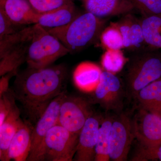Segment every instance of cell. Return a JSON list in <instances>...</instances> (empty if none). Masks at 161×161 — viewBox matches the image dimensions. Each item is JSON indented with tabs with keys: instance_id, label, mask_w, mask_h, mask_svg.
<instances>
[{
	"instance_id": "1",
	"label": "cell",
	"mask_w": 161,
	"mask_h": 161,
	"mask_svg": "<svg viewBox=\"0 0 161 161\" xmlns=\"http://www.w3.org/2000/svg\"><path fill=\"white\" fill-rule=\"evenodd\" d=\"M15 76L11 89L22 105L24 121L33 128L52 101L66 91L68 70L63 64L43 68L28 67Z\"/></svg>"
},
{
	"instance_id": "2",
	"label": "cell",
	"mask_w": 161,
	"mask_h": 161,
	"mask_svg": "<svg viewBox=\"0 0 161 161\" xmlns=\"http://www.w3.org/2000/svg\"><path fill=\"white\" fill-rule=\"evenodd\" d=\"M106 20L86 12L79 14L69 23L60 27L46 29L74 53L96 43L105 28Z\"/></svg>"
},
{
	"instance_id": "3",
	"label": "cell",
	"mask_w": 161,
	"mask_h": 161,
	"mask_svg": "<svg viewBox=\"0 0 161 161\" xmlns=\"http://www.w3.org/2000/svg\"><path fill=\"white\" fill-rule=\"evenodd\" d=\"M156 50L138 52L128 61L124 85L130 100L134 99L141 90L161 78V54Z\"/></svg>"
},
{
	"instance_id": "4",
	"label": "cell",
	"mask_w": 161,
	"mask_h": 161,
	"mask_svg": "<svg viewBox=\"0 0 161 161\" xmlns=\"http://www.w3.org/2000/svg\"><path fill=\"white\" fill-rule=\"evenodd\" d=\"M79 136L57 124L47 133L30 161H73Z\"/></svg>"
},
{
	"instance_id": "5",
	"label": "cell",
	"mask_w": 161,
	"mask_h": 161,
	"mask_svg": "<svg viewBox=\"0 0 161 161\" xmlns=\"http://www.w3.org/2000/svg\"><path fill=\"white\" fill-rule=\"evenodd\" d=\"M33 33L26 62L28 67L43 68L50 66L69 51L58 38L38 24H34Z\"/></svg>"
},
{
	"instance_id": "6",
	"label": "cell",
	"mask_w": 161,
	"mask_h": 161,
	"mask_svg": "<svg viewBox=\"0 0 161 161\" xmlns=\"http://www.w3.org/2000/svg\"><path fill=\"white\" fill-rule=\"evenodd\" d=\"M33 33V26L0 38V76L13 71L26 62Z\"/></svg>"
},
{
	"instance_id": "7",
	"label": "cell",
	"mask_w": 161,
	"mask_h": 161,
	"mask_svg": "<svg viewBox=\"0 0 161 161\" xmlns=\"http://www.w3.org/2000/svg\"><path fill=\"white\" fill-rule=\"evenodd\" d=\"M88 97L92 104H98L106 111L119 113L124 107L126 96L125 87L116 75L103 70L95 91Z\"/></svg>"
},
{
	"instance_id": "8",
	"label": "cell",
	"mask_w": 161,
	"mask_h": 161,
	"mask_svg": "<svg viewBox=\"0 0 161 161\" xmlns=\"http://www.w3.org/2000/svg\"><path fill=\"white\" fill-rule=\"evenodd\" d=\"M88 97L67 95L60 109L58 124L79 135L84 125L94 111Z\"/></svg>"
},
{
	"instance_id": "9",
	"label": "cell",
	"mask_w": 161,
	"mask_h": 161,
	"mask_svg": "<svg viewBox=\"0 0 161 161\" xmlns=\"http://www.w3.org/2000/svg\"><path fill=\"white\" fill-rule=\"evenodd\" d=\"M132 119L126 113H119L113 117L109 143V157L113 161H125L128 156L133 140Z\"/></svg>"
},
{
	"instance_id": "10",
	"label": "cell",
	"mask_w": 161,
	"mask_h": 161,
	"mask_svg": "<svg viewBox=\"0 0 161 161\" xmlns=\"http://www.w3.org/2000/svg\"><path fill=\"white\" fill-rule=\"evenodd\" d=\"M137 108L132 119L135 138L145 145L161 143V115Z\"/></svg>"
},
{
	"instance_id": "11",
	"label": "cell",
	"mask_w": 161,
	"mask_h": 161,
	"mask_svg": "<svg viewBox=\"0 0 161 161\" xmlns=\"http://www.w3.org/2000/svg\"><path fill=\"white\" fill-rule=\"evenodd\" d=\"M67 95L65 91L52 101L33 128L31 148L27 161H31L48 131L58 124L60 105Z\"/></svg>"
},
{
	"instance_id": "12",
	"label": "cell",
	"mask_w": 161,
	"mask_h": 161,
	"mask_svg": "<svg viewBox=\"0 0 161 161\" xmlns=\"http://www.w3.org/2000/svg\"><path fill=\"white\" fill-rule=\"evenodd\" d=\"M103 118L100 114L94 112L87 119L79 134L77 150L73 160L95 161L98 130Z\"/></svg>"
},
{
	"instance_id": "13",
	"label": "cell",
	"mask_w": 161,
	"mask_h": 161,
	"mask_svg": "<svg viewBox=\"0 0 161 161\" xmlns=\"http://www.w3.org/2000/svg\"><path fill=\"white\" fill-rule=\"evenodd\" d=\"M116 22L123 39L124 48L141 52L148 48L144 40L140 20L131 13Z\"/></svg>"
},
{
	"instance_id": "14",
	"label": "cell",
	"mask_w": 161,
	"mask_h": 161,
	"mask_svg": "<svg viewBox=\"0 0 161 161\" xmlns=\"http://www.w3.org/2000/svg\"><path fill=\"white\" fill-rule=\"evenodd\" d=\"M86 12L97 17L105 19L109 17L125 14L135 9L130 0H78Z\"/></svg>"
},
{
	"instance_id": "15",
	"label": "cell",
	"mask_w": 161,
	"mask_h": 161,
	"mask_svg": "<svg viewBox=\"0 0 161 161\" xmlns=\"http://www.w3.org/2000/svg\"><path fill=\"white\" fill-rule=\"evenodd\" d=\"M0 9L13 23L22 26L36 24L39 15L27 0H0Z\"/></svg>"
},
{
	"instance_id": "16",
	"label": "cell",
	"mask_w": 161,
	"mask_h": 161,
	"mask_svg": "<svg viewBox=\"0 0 161 161\" xmlns=\"http://www.w3.org/2000/svg\"><path fill=\"white\" fill-rule=\"evenodd\" d=\"M103 72L100 67L96 64L90 61L81 62L73 73L75 86L84 93H92L98 85Z\"/></svg>"
},
{
	"instance_id": "17",
	"label": "cell",
	"mask_w": 161,
	"mask_h": 161,
	"mask_svg": "<svg viewBox=\"0 0 161 161\" xmlns=\"http://www.w3.org/2000/svg\"><path fill=\"white\" fill-rule=\"evenodd\" d=\"M32 129L29 124L22 121L9 144L7 161H27L31 148Z\"/></svg>"
},
{
	"instance_id": "18",
	"label": "cell",
	"mask_w": 161,
	"mask_h": 161,
	"mask_svg": "<svg viewBox=\"0 0 161 161\" xmlns=\"http://www.w3.org/2000/svg\"><path fill=\"white\" fill-rule=\"evenodd\" d=\"M80 13L73 1L52 11L39 14L36 24L46 29L60 27L69 23Z\"/></svg>"
},
{
	"instance_id": "19",
	"label": "cell",
	"mask_w": 161,
	"mask_h": 161,
	"mask_svg": "<svg viewBox=\"0 0 161 161\" xmlns=\"http://www.w3.org/2000/svg\"><path fill=\"white\" fill-rule=\"evenodd\" d=\"M19 109L15 105L0 126V160L7 161L9 144L23 121Z\"/></svg>"
},
{
	"instance_id": "20",
	"label": "cell",
	"mask_w": 161,
	"mask_h": 161,
	"mask_svg": "<svg viewBox=\"0 0 161 161\" xmlns=\"http://www.w3.org/2000/svg\"><path fill=\"white\" fill-rule=\"evenodd\" d=\"M134 100L137 108L161 115V78L141 90Z\"/></svg>"
},
{
	"instance_id": "21",
	"label": "cell",
	"mask_w": 161,
	"mask_h": 161,
	"mask_svg": "<svg viewBox=\"0 0 161 161\" xmlns=\"http://www.w3.org/2000/svg\"><path fill=\"white\" fill-rule=\"evenodd\" d=\"M144 40L148 48H161V15L143 16L140 19Z\"/></svg>"
},
{
	"instance_id": "22",
	"label": "cell",
	"mask_w": 161,
	"mask_h": 161,
	"mask_svg": "<svg viewBox=\"0 0 161 161\" xmlns=\"http://www.w3.org/2000/svg\"><path fill=\"white\" fill-rule=\"evenodd\" d=\"M114 116L103 117L98 130V140L95 147V161H109L110 132Z\"/></svg>"
},
{
	"instance_id": "23",
	"label": "cell",
	"mask_w": 161,
	"mask_h": 161,
	"mask_svg": "<svg viewBox=\"0 0 161 161\" xmlns=\"http://www.w3.org/2000/svg\"><path fill=\"white\" fill-rule=\"evenodd\" d=\"M129 61L121 49L106 50L102 56L101 63L103 70L116 75Z\"/></svg>"
},
{
	"instance_id": "24",
	"label": "cell",
	"mask_w": 161,
	"mask_h": 161,
	"mask_svg": "<svg viewBox=\"0 0 161 161\" xmlns=\"http://www.w3.org/2000/svg\"><path fill=\"white\" fill-rule=\"evenodd\" d=\"M100 40L106 50L124 48L122 36L116 23H111L109 26L105 27L100 35Z\"/></svg>"
},
{
	"instance_id": "25",
	"label": "cell",
	"mask_w": 161,
	"mask_h": 161,
	"mask_svg": "<svg viewBox=\"0 0 161 161\" xmlns=\"http://www.w3.org/2000/svg\"><path fill=\"white\" fill-rule=\"evenodd\" d=\"M131 161H161V143L156 145H145L138 143Z\"/></svg>"
},
{
	"instance_id": "26",
	"label": "cell",
	"mask_w": 161,
	"mask_h": 161,
	"mask_svg": "<svg viewBox=\"0 0 161 161\" xmlns=\"http://www.w3.org/2000/svg\"><path fill=\"white\" fill-rule=\"evenodd\" d=\"M143 16L161 15V0H130Z\"/></svg>"
},
{
	"instance_id": "27",
	"label": "cell",
	"mask_w": 161,
	"mask_h": 161,
	"mask_svg": "<svg viewBox=\"0 0 161 161\" xmlns=\"http://www.w3.org/2000/svg\"><path fill=\"white\" fill-rule=\"evenodd\" d=\"M35 11L39 14L52 11L74 0H27Z\"/></svg>"
},
{
	"instance_id": "28",
	"label": "cell",
	"mask_w": 161,
	"mask_h": 161,
	"mask_svg": "<svg viewBox=\"0 0 161 161\" xmlns=\"http://www.w3.org/2000/svg\"><path fill=\"white\" fill-rule=\"evenodd\" d=\"M15 98L11 88L0 95V126L16 104Z\"/></svg>"
},
{
	"instance_id": "29",
	"label": "cell",
	"mask_w": 161,
	"mask_h": 161,
	"mask_svg": "<svg viewBox=\"0 0 161 161\" xmlns=\"http://www.w3.org/2000/svg\"><path fill=\"white\" fill-rule=\"evenodd\" d=\"M25 27V26L13 23L3 10L0 9V37L17 32Z\"/></svg>"
},
{
	"instance_id": "30",
	"label": "cell",
	"mask_w": 161,
	"mask_h": 161,
	"mask_svg": "<svg viewBox=\"0 0 161 161\" xmlns=\"http://www.w3.org/2000/svg\"><path fill=\"white\" fill-rule=\"evenodd\" d=\"M19 72L13 71L7 73L2 76L0 80V95L6 92L9 89V82L10 78L13 76H16Z\"/></svg>"
}]
</instances>
